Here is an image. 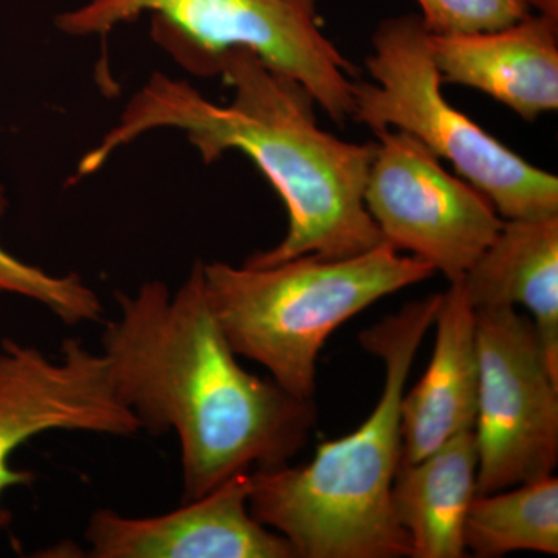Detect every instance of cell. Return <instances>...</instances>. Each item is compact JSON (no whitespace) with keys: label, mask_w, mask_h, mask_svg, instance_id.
I'll return each mask as SVG.
<instances>
[{"label":"cell","mask_w":558,"mask_h":558,"mask_svg":"<svg viewBox=\"0 0 558 558\" xmlns=\"http://www.w3.org/2000/svg\"><path fill=\"white\" fill-rule=\"evenodd\" d=\"M440 301L442 293L413 301L360 333V344L384 362L385 385L355 432L319 444L300 468L253 470L250 512L288 539L296 558L411 557L391 502L402 459L400 403Z\"/></svg>","instance_id":"obj_3"},{"label":"cell","mask_w":558,"mask_h":558,"mask_svg":"<svg viewBox=\"0 0 558 558\" xmlns=\"http://www.w3.org/2000/svg\"><path fill=\"white\" fill-rule=\"evenodd\" d=\"M319 0H87L57 17L70 36L108 35L150 14L153 38L182 68L216 76L227 51L247 49L264 64L299 81L330 120L354 112L357 69L322 31Z\"/></svg>","instance_id":"obj_5"},{"label":"cell","mask_w":558,"mask_h":558,"mask_svg":"<svg viewBox=\"0 0 558 558\" xmlns=\"http://www.w3.org/2000/svg\"><path fill=\"white\" fill-rule=\"evenodd\" d=\"M458 282L475 311L526 307L558 380V215L505 219L498 236Z\"/></svg>","instance_id":"obj_13"},{"label":"cell","mask_w":558,"mask_h":558,"mask_svg":"<svg viewBox=\"0 0 558 558\" xmlns=\"http://www.w3.org/2000/svg\"><path fill=\"white\" fill-rule=\"evenodd\" d=\"M468 553L480 558L519 550L558 554V480L554 475L476 495L464 523Z\"/></svg>","instance_id":"obj_15"},{"label":"cell","mask_w":558,"mask_h":558,"mask_svg":"<svg viewBox=\"0 0 558 558\" xmlns=\"http://www.w3.org/2000/svg\"><path fill=\"white\" fill-rule=\"evenodd\" d=\"M218 75L233 89L226 106L209 101L189 81L153 73L116 126L80 160L73 180L101 170L117 150L150 131L175 130L205 165L229 150L245 154L284 202V240L253 253L245 266L269 267L304 255L349 258L384 244L365 205L376 142H344L323 131L311 92L253 51H227Z\"/></svg>","instance_id":"obj_1"},{"label":"cell","mask_w":558,"mask_h":558,"mask_svg":"<svg viewBox=\"0 0 558 558\" xmlns=\"http://www.w3.org/2000/svg\"><path fill=\"white\" fill-rule=\"evenodd\" d=\"M531 10H537L539 16L558 22V0H526Z\"/></svg>","instance_id":"obj_18"},{"label":"cell","mask_w":558,"mask_h":558,"mask_svg":"<svg viewBox=\"0 0 558 558\" xmlns=\"http://www.w3.org/2000/svg\"><path fill=\"white\" fill-rule=\"evenodd\" d=\"M202 274L233 351L264 366L289 395L314 399L318 355L330 333L436 271L384 242L340 259L304 255L269 267L202 263Z\"/></svg>","instance_id":"obj_4"},{"label":"cell","mask_w":558,"mask_h":558,"mask_svg":"<svg viewBox=\"0 0 558 558\" xmlns=\"http://www.w3.org/2000/svg\"><path fill=\"white\" fill-rule=\"evenodd\" d=\"M252 472L163 515L131 519L92 513L86 537L94 558H296L288 539L260 524L248 508Z\"/></svg>","instance_id":"obj_10"},{"label":"cell","mask_w":558,"mask_h":558,"mask_svg":"<svg viewBox=\"0 0 558 558\" xmlns=\"http://www.w3.org/2000/svg\"><path fill=\"white\" fill-rule=\"evenodd\" d=\"M429 47L442 84L484 92L524 121L558 108L556 21L531 14L505 31L429 35Z\"/></svg>","instance_id":"obj_11"},{"label":"cell","mask_w":558,"mask_h":558,"mask_svg":"<svg viewBox=\"0 0 558 558\" xmlns=\"http://www.w3.org/2000/svg\"><path fill=\"white\" fill-rule=\"evenodd\" d=\"M65 429L95 435L134 436L143 429L116 388L108 360L78 339L62 341L60 359L16 340L0 343V532L13 515L3 506L11 487L32 486L31 470L11 458L43 433Z\"/></svg>","instance_id":"obj_9"},{"label":"cell","mask_w":558,"mask_h":558,"mask_svg":"<svg viewBox=\"0 0 558 558\" xmlns=\"http://www.w3.org/2000/svg\"><path fill=\"white\" fill-rule=\"evenodd\" d=\"M473 429L458 433L417 462L400 461L391 502L413 558H464V523L476 486Z\"/></svg>","instance_id":"obj_14"},{"label":"cell","mask_w":558,"mask_h":558,"mask_svg":"<svg viewBox=\"0 0 558 558\" xmlns=\"http://www.w3.org/2000/svg\"><path fill=\"white\" fill-rule=\"evenodd\" d=\"M436 340L424 376L400 403L402 462H417L458 433L473 429L478 410L476 315L459 282L442 293Z\"/></svg>","instance_id":"obj_12"},{"label":"cell","mask_w":558,"mask_h":558,"mask_svg":"<svg viewBox=\"0 0 558 558\" xmlns=\"http://www.w3.org/2000/svg\"><path fill=\"white\" fill-rule=\"evenodd\" d=\"M480 388L478 495L553 475L558 462V380L534 323L515 307L475 311Z\"/></svg>","instance_id":"obj_7"},{"label":"cell","mask_w":558,"mask_h":558,"mask_svg":"<svg viewBox=\"0 0 558 558\" xmlns=\"http://www.w3.org/2000/svg\"><path fill=\"white\" fill-rule=\"evenodd\" d=\"M365 205L384 242L457 282L495 241L505 219L405 131L376 132Z\"/></svg>","instance_id":"obj_8"},{"label":"cell","mask_w":558,"mask_h":558,"mask_svg":"<svg viewBox=\"0 0 558 558\" xmlns=\"http://www.w3.org/2000/svg\"><path fill=\"white\" fill-rule=\"evenodd\" d=\"M371 81L354 80L352 120L371 131H405L480 190L502 219L558 215V178L529 163L444 97L429 33L414 14L388 17L366 58Z\"/></svg>","instance_id":"obj_6"},{"label":"cell","mask_w":558,"mask_h":558,"mask_svg":"<svg viewBox=\"0 0 558 558\" xmlns=\"http://www.w3.org/2000/svg\"><path fill=\"white\" fill-rule=\"evenodd\" d=\"M119 317L101 344L113 388L154 435L180 442L183 501L240 473L289 464L317 422L314 399L248 373L205 293L202 263L175 292L148 281L117 292Z\"/></svg>","instance_id":"obj_2"},{"label":"cell","mask_w":558,"mask_h":558,"mask_svg":"<svg viewBox=\"0 0 558 558\" xmlns=\"http://www.w3.org/2000/svg\"><path fill=\"white\" fill-rule=\"evenodd\" d=\"M5 208V190L0 185V218ZM3 293L35 301L68 325L100 322L105 314L97 293L78 275L47 274L17 259L0 245V295Z\"/></svg>","instance_id":"obj_16"},{"label":"cell","mask_w":558,"mask_h":558,"mask_svg":"<svg viewBox=\"0 0 558 558\" xmlns=\"http://www.w3.org/2000/svg\"><path fill=\"white\" fill-rule=\"evenodd\" d=\"M422 25L433 36L505 31L531 16L526 0H417Z\"/></svg>","instance_id":"obj_17"}]
</instances>
